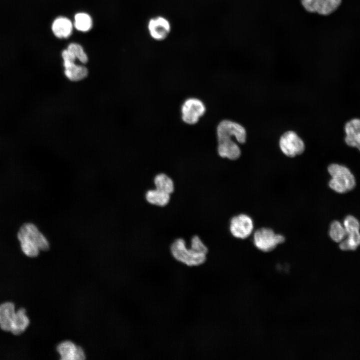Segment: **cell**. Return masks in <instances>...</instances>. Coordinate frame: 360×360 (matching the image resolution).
<instances>
[{
	"instance_id": "1",
	"label": "cell",
	"mask_w": 360,
	"mask_h": 360,
	"mask_svg": "<svg viewBox=\"0 0 360 360\" xmlns=\"http://www.w3.org/2000/svg\"><path fill=\"white\" fill-rule=\"evenodd\" d=\"M173 257L179 262L188 266L203 264L206 260L208 248L197 236L192 237L190 247L188 248L184 240L178 238L170 246Z\"/></svg>"
},
{
	"instance_id": "2",
	"label": "cell",
	"mask_w": 360,
	"mask_h": 360,
	"mask_svg": "<svg viewBox=\"0 0 360 360\" xmlns=\"http://www.w3.org/2000/svg\"><path fill=\"white\" fill-rule=\"evenodd\" d=\"M17 238L24 254L30 258L37 256L41 250H46L50 244L46 238L32 223H24L19 228Z\"/></svg>"
},
{
	"instance_id": "3",
	"label": "cell",
	"mask_w": 360,
	"mask_h": 360,
	"mask_svg": "<svg viewBox=\"0 0 360 360\" xmlns=\"http://www.w3.org/2000/svg\"><path fill=\"white\" fill-rule=\"evenodd\" d=\"M332 176L328 185L334 191L344 193L353 189L356 186V180L350 170L346 166L332 164L328 168Z\"/></svg>"
},
{
	"instance_id": "4",
	"label": "cell",
	"mask_w": 360,
	"mask_h": 360,
	"mask_svg": "<svg viewBox=\"0 0 360 360\" xmlns=\"http://www.w3.org/2000/svg\"><path fill=\"white\" fill-rule=\"evenodd\" d=\"M284 236L276 234L271 228H262L253 234V242L256 247L263 252H270L284 242Z\"/></svg>"
},
{
	"instance_id": "5",
	"label": "cell",
	"mask_w": 360,
	"mask_h": 360,
	"mask_svg": "<svg viewBox=\"0 0 360 360\" xmlns=\"http://www.w3.org/2000/svg\"><path fill=\"white\" fill-rule=\"evenodd\" d=\"M204 103L196 98H190L185 100L181 106L182 119L188 124H196L206 112Z\"/></svg>"
},
{
	"instance_id": "6",
	"label": "cell",
	"mask_w": 360,
	"mask_h": 360,
	"mask_svg": "<svg viewBox=\"0 0 360 360\" xmlns=\"http://www.w3.org/2000/svg\"><path fill=\"white\" fill-rule=\"evenodd\" d=\"M279 144L282 152L288 157L292 158L300 155L304 150V142L293 131L284 133L280 138Z\"/></svg>"
},
{
	"instance_id": "7",
	"label": "cell",
	"mask_w": 360,
	"mask_h": 360,
	"mask_svg": "<svg viewBox=\"0 0 360 360\" xmlns=\"http://www.w3.org/2000/svg\"><path fill=\"white\" fill-rule=\"evenodd\" d=\"M217 139L234 137L240 144L246 142V134L244 128L240 124L230 120L221 121L216 128Z\"/></svg>"
},
{
	"instance_id": "8",
	"label": "cell",
	"mask_w": 360,
	"mask_h": 360,
	"mask_svg": "<svg viewBox=\"0 0 360 360\" xmlns=\"http://www.w3.org/2000/svg\"><path fill=\"white\" fill-rule=\"evenodd\" d=\"M254 230L252 218L244 214H239L232 218L230 221V230L235 238L245 239L250 236Z\"/></svg>"
},
{
	"instance_id": "9",
	"label": "cell",
	"mask_w": 360,
	"mask_h": 360,
	"mask_svg": "<svg viewBox=\"0 0 360 360\" xmlns=\"http://www.w3.org/2000/svg\"><path fill=\"white\" fill-rule=\"evenodd\" d=\"M56 350L62 360H83L86 358L82 348L70 340L60 342L56 346Z\"/></svg>"
},
{
	"instance_id": "10",
	"label": "cell",
	"mask_w": 360,
	"mask_h": 360,
	"mask_svg": "<svg viewBox=\"0 0 360 360\" xmlns=\"http://www.w3.org/2000/svg\"><path fill=\"white\" fill-rule=\"evenodd\" d=\"M169 21L162 16L151 18L148 24V30L151 37L158 40L165 39L170 31Z\"/></svg>"
},
{
	"instance_id": "11",
	"label": "cell",
	"mask_w": 360,
	"mask_h": 360,
	"mask_svg": "<svg viewBox=\"0 0 360 360\" xmlns=\"http://www.w3.org/2000/svg\"><path fill=\"white\" fill-rule=\"evenodd\" d=\"M217 151L222 158L236 160L239 158L241 151L239 146L232 138L218 140Z\"/></svg>"
},
{
	"instance_id": "12",
	"label": "cell",
	"mask_w": 360,
	"mask_h": 360,
	"mask_svg": "<svg viewBox=\"0 0 360 360\" xmlns=\"http://www.w3.org/2000/svg\"><path fill=\"white\" fill-rule=\"evenodd\" d=\"M16 311L14 304L6 302L0 304V328L4 331L10 332Z\"/></svg>"
},
{
	"instance_id": "13",
	"label": "cell",
	"mask_w": 360,
	"mask_h": 360,
	"mask_svg": "<svg viewBox=\"0 0 360 360\" xmlns=\"http://www.w3.org/2000/svg\"><path fill=\"white\" fill-rule=\"evenodd\" d=\"M344 131L346 143L350 146L354 147L360 140V118H353L348 122L344 126Z\"/></svg>"
},
{
	"instance_id": "14",
	"label": "cell",
	"mask_w": 360,
	"mask_h": 360,
	"mask_svg": "<svg viewBox=\"0 0 360 360\" xmlns=\"http://www.w3.org/2000/svg\"><path fill=\"white\" fill-rule=\"evenodd\" d=\"M54 34L59 38H66L72 32V25L68 18L64 17H58L53 22L52 26Z\"/></svg>"
},
{
	"instance_id": "15",
	"label": "cell",
	"mask_w": 360,
	"mask_h": 360,
	"mask_svg": "<svg viewBox=\"0 0 360 360\" xmlns=\"http://www.w3.org/2000/svg\"><path fill=\"white\" fill-rule=\"evenodd\" d=\"M29 324L30 319L26 314V310L24 308H20L16 311L10 332L16 336L21 334Z\"/></svg>"
},
{
	"instance_id": "16",
	"label": "cell",
	"mask_w": 360,
	"mask_h": 360,
	"mask_svg": "<svg viewBox=\"0 0 360 360\" xmlns=\"http://www.w3.org/2000/svg\"><path fill=\"white\" fill-rule=\"evenodd\" d=\"M64 74L72 81H78L86 78L88 70L83 66L77 65L74 62L64 64Z\"/></svg>"
},
{
	"instance_id": "17",
	"label": "cell",
	"mask_w": 360,
	"mask_h": 360,
	"mask_svg": "<svg viewBox=\"0 0 360 360\" xmlns=\"http://www.w3.org/2000/svg\"><path fill=\"white\" fill-rule=\"evenodd\" d=\"M170 194L156 188L148 190L146 194V198L150 204L164 206L170 202Z\"/></svg>"
},
{
	"instance_id": "18",
	"label": "cell",
	"mask_w": 360,
	"mask_h": 360,
	"mask_svg": "<svg viewBox=\"0 0 360 360\" xmlns=\"http://www.w3.org/2000/svg\"><path fill=\"white\" fill-rule=\"evenodd\" d=\"M340 248L343 250H354L360 245L359 230L346 233V238L340 242Z\"/></svg>"
},
{
	"instance_id": "19",
	"label": "cell",
	"mask_w": 360,
	"mask_h": 360,
	"mask_svg": "<svg viewBox=\"0 0 360 360\" xmlns=\"http://www.w3.org/2000/svg\"><path fill=\"white\" fill-rule=\"evenodd\" d=\"M156 188L171 194L174 191V184L172 179L168 175L161 173L157 174L154 180Z\"/></svg>"
},
{
	"instance_id": "20",
	"label": "cell",
	"mask_w": 360,
	"mask_h": 360,
	"mask_svg": "<svg viewBox=\"0 0 360 360\" xmlns=\"http://www.w3.org/2000/svg\"><path fill=\"white\" fill-rule=\"evenodd\" d=\"M329 235L332 240L339 242L346 238V232L344 226L340 222L334 220L330 224Z\"/></svg>"
},
{
	"instance_id": "21",
	"label": "cell",
	"mask_w": 360,
	"mask_h": 360,
	"mask_svg": "<svg viewBox=\"0 0 360 360\" xmlns=\"http://www.w3.org/2000/svg\"><path fill=\"white\" fill-rule=\"evenodd\" d=\"M92 20L87 14L80 12L76 14L74 25L75 28L82 32H87L92 26Z\"/></svg>"
},
{
	"instance_id": "22",
	"label": "cell",
	"mask_w": 360,
	"mask_h": 360,
	"mask_svg": "<svg viewBox=\"0 0 360 360\" xmlns=\"http://www.w3.org/2000/svg\"><path fill=\"white\" fill-rule=\"evenodd\" d=\"M342 0H321L317 13L328 16L334 12L340 6Z\"/></svg>"
},
{
	"instance_id": "23",
	"label": "cell",
	"mask_w": 360,
	"mask_h": 360,
	"mask_svg": "<svg viewBox=\"0 0 360 360\" xmlns=\"http://www.w3.org/2000/svg\"><path fill=\"white\" fill-rule=\"evenodd\" d=\"M70 50L76 58L82 63L85 64L88 60L86 54L85 53L82 47L76 43H72L70 44L67 48Z\"/></svg>"
},
{
	"instance_id": "24",
	"label": "cell",
	"mask_w": 360,
	"mask_h": 360,
	"mask_svg": "<svg viewBox=\"0 0 360 360\" xmlns=\"http://www.w3.org/2000/svg\"><path fill=\"white\" fill-rule=\"evenodd\" d=\"M343 226L346 233L359 230L360 228V222L352 216H348L346 217L344 221Z\"/></svg>"
},
{
	"instance_id": "25",
	"label": "cell",
	"mask_w": 360,
	"mask_h": 360,
	"mask_svg": "<svg viewBox=\"0 0 360 360\" xmlns=\"http://www.w3.org/2000/svg\"><path fill=\"white\" fill-rule=\"evenodd\" d=\"M321 0H300L302 5L308 12H316L318 10Z\"/></svg>"
},
{
	"instance_id": "26",
	"label": "cell",
	"mask_w": 360,
	"mask_h": 360,
	"mask_svg": "<svg viewBox=\"0 0 360 360\" xmlns=\"http://www.w3.org/2000/svg\"><path fill=\"white\" fill-rule=\"evenodd\" d=\"M64 63L74 62L76 59L75 56L68 49L64 50L62 53Z\"/></svg>"
},
{
	"instance_id": "27",
	"label": "cell",
	"mask_w": 360,
	"mask_h": 360,
	"mask_svg": "<svg viewBox=\"0 0 360 360\" xmlns=\"http://www.w3.org/2000/svg\"><path fill=\"white\" fill-rule=\"evenodd\" d=\"M354 147L358 148V149L360 151V140L356 143Z\"/></svg>"
}]
</instances>
